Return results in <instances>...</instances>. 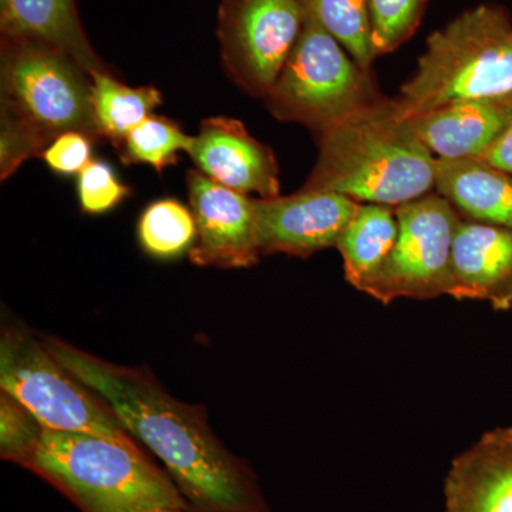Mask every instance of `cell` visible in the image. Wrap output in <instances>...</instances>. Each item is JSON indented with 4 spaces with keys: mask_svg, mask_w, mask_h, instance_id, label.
I'll return each instance as SVG.
<instances>
[{
    "mask_svg": "<svg viewBox=\"0 0 512 512\" xmlns=\"http://www.w3.org/2000/svg\"><path fill=\"white\" fill-rule=\"evenodd\" d=\"M47 350L160 458L194 512H271L247 461L215 437L204 410L174 399L140 367L114 365L60 342Z\"/></svg>",
    "mask_w": 512,
    "mask_h": 512,
    "instance_id": "1",
    "label": "cell"
},
{
    "mask_svg": "<svg viewBox=\"0 0 512 512\" xmlns=\"http://www.w3.org/2000/svg\"><path fill=\"white\" fill-rule=\"evenodd\" d=\"M318 161L302 191L399 207L436 190L437 158L396 100L357 110L316 136Z\"/></svg>",
    "mask_w": 512,
    "mask_h": 512,
    "instance_id": "2",
    "label": "cell"
},
{
    "mask_svg": "<svg viewBox=\"0 0 512 512\" xmlns=\"http://www.w3.org/2000/svg\"><path fill=\"white\" fill-rule=\"evenodd\" d=\"M22 467L82 512L192 511L167 471L140 447L106 437L45 429Z\"/></svg>",
    "mask_w": 512,
    "mask_h": 512,
    "instance_id": "3",
    "label": "cell"
},
{
    "mask_svg": "<svg viewBox=\"0 0 512 512\" xmlns=\"http://www.w3.org/2000/svg\"><path fill=\"white\" fill-rule=\"evenodd\" d=\"M512 96V20L498 5L461 13L427 39L416 73L396 99L404 116L457 101Z\"/></svg>",
    "mask_w": 512,
    "mask_h": 512,
    "instance_id": "4",
    "label": "cell"
},
{
    "mask_svg": "<svg viewBox=\"0 0 512 512\" xmlns=\"http://www.w3.org/2000/svg\"><path fill=\"white\" fill-rule=\"evenodd\" d=\"M383 97L365 70L311 12L284 69L264 99L272 116L318 136Z\"/></svg>",
    "mask_w": 512,
    "mask_h": 512,
    "instance_id": "5",
    "label": "cell"
},
{
    "mask_svg": "<svg viewBox=\"0 0 512 512\" xmlns=\"http://www.w3.org/2000/svg\"><path fill=\"white\" fill-rule=\"evenodd\" d=\"M2 114L28 128L43 146L69 131L100 138L92 76L55 47L2 39Z\"/></svg>",
    "mask_w": 512,
    "mask_h": 512,
    "instance_id": "6",
    "label": "cell"
},
{
    "mask_svg": "<svg viewBox=\"0 0 512 512\" xmlns=\"http://www.w3.org/2000/svg\"><path fill=\"white\" fill-rule=\"evenodd\" d=\"M0 386L45 429L94 434L137 446L110 407L28 330H3Z\"/></svg>",
    "mask_w": 512,
    "mask_h": 512,
    "instance_id": "7",
    "label": "cell"
},
{
    "mask_svg": "<svg viewBox=\"0 0 512 512\" xmlns=\"http://www.w3.org/2000/svg\"><path fill=\"white\" fill-rule=\"evenodd\" d=\"M399 237L392 255L363 293L389 305L400 298L448 296L460 212L443 195L427 194L394 208Z\"/></svg>",
    "mask_w": 512,
    "mask_h": 512,
    "instance_id": "8",
    "label": "cell"
},
{
    "mask_svg": "<svg viewBox=\"0 0 512 512\" xmlns=\"http://www.w3.org/2000/svg\"><path fill=\"white\" fill-rule=\"evenodd\" d=\"M308 0H221L218 40L225 73L264 100L298 43Z\"/></svg>",
    "mask_w": 512,
    "mask_h": 512,
    "instance_id": "9",
    "label": "cell"
},
{
    "mask_svg": "<svg viewBox=\"0 0 512 512\" xmlns=\"http://www.w3.org/2000/svg\"><path fill=\"white\" fill-rule=\"evenodd\" d=\"M359 204L345 195L319 191L258 198L254 208L259 251L305 259L336 248Z\"/></svg>",
    "mask_w": 512,
    "mask_h": 512,
    "instance_id": "10",
    "label": "cell"
},
{
    "mask_svg": "<svg viewBox=\"0 0 512 512\" xmlns=\"http://www.w3.org/2000/svg\"><path fill=\"white\" fill-rule=\"evenodd\" d=\"M187 188L197 224L192 264L227 269L258 264L254 200L215 183L200 170L188 171Z\"/></svg>",
    "mask_w": 512,
    "mask_h": 512,
    "instance_id": "11",
    "label": "cell"
},
{
    "mask_svg": "<svg viewBox=\"0 0 512 512\" xmlns=\"http://www.w3.org/2000/svg\"><path fill=\"white\" fill-rule=\"evenodd\" d=\"M197 170L239 194L278 197L279 167L274 151L252 137L241 121L211 117L202 121L188 151Z\"/></svg>",
    "mask_w": 512,
    "mask_h": 512,
    "instance_id": "12",
    "label": "cell"
},
{
    "mask_svg": "<svg viewBox=\"0 0 512 512\" xmlns=\"http://www.w3.org/2000/svg\"><path fill=\"white\" fill-rule=\"evenodd\" d=\"M448 296L512 309V229L461 218L451 254Z\"/></svg>",
    "mask_w": 512,
    "mask_h": 512,
    "instance_id": "13",
    "label": "cell"
},
{
    "mask_svg": "<svg viewBox=\"0 0 512 512\" xmlns=\"http://www.w3.org/2000/svg\"><path fill=\"white\" fill-rule=\"evenodd\" d=\"M446 512H512V426L485 431L444 480Z\"/></svg>",
    "mask_w": 512,
    "mask_h": 512,
    "instance_id": "14",
    "label": "cell"
},
{
    "mask_svg": "<svg viewBox=\"0 0 512 512\" xmlns=\"http://www.w3.org/2000/svg\"><path fill=\"white\" fill-rule=\"evenodd\" d=\"M512 119V96L457 101L409 117L437 160H480Z\"/></svg>",
    "mask_w": 512,
    "mask_h": 512,
    "instance_id": "15",
    "label": "cell"
},
{
    "mask_svg": "<svg viewBox=\"0 0 512 512\" xmlns=\"http://www.w3.org/2000/svg\"><path fill=\"white\" fill-rule=\"evenodd\" d=\"M2 39L43 43L76 60L90 76L109 73L94 52L76 0H8L0 8Z\"/></svg>",
    "mask_w": 512,
    "mask_h": 512,
    "instance_id": "16",
    "label": "cell"
},
{
    "mask_svg": "<svg viewBox=\"0 0 512 512\" xmlns=\"http://www.w3.org/2000/svg\"><path fill=\"white\" fill-rule=\"evenodd\" d=\"M436 191L461 217L512 229V175L480 160H437Z\"/></svg>",
    "mask_w": 512,
    "mask_h": 512,
    "instance_id": "17",
    "label": "cell"
},
{
    "mask_svg": "<svg viewBox=\"0 0 512 512\" xmlns=\"http://www.w3.org/2000/svg\"><path fill=\"white\" fill-rule=\"evenodd\" d=\"M399 237V222L393 207L359 204L338 242L345 278L363 292L392 255Z\"/></svg>",
    "mask_w": 512,
    "mask_h": 512,
    "instance_id": "18",
    "label": "cell"
},
{
    "mask_svg": "<svg viewBox=\"0 0 512 512\" xmlns=\"http://www.w3.org/2000/svg\"><path fill=\"white\" fill-rule=\"evenodd\" d=\"M92 82L94 120L100 138L120 151L128 134L161 106L163 96L154 86H126L110 72L93 74Z\"/></svg>",
    "mask_w": 512,
    "mask_h": 512,
    "instance_id": "19",
    "label": "cell"
},
{
    "mask_svg": "<svg viewBox=\"0 0 512 512\" xmlns=\"http://www.w3.org/2000/svg\"><path fill=\"white\" fill-rule=\"evenodd\" d=\"M138 241L148 255L174 259L194 247L197 224L191 208L183 202L164 198L151 202L137 225Z\"/></svg>",
    "mask_w": 512,
    "mask_h": 512,
    "instance_id": "20",
    "label": "cell"
},
{
    "mask_svg": "<svg viewBox=\"0 0 512 512\" xmlns=\"http://www.w3.org/2000/svg\"><path fill=\"white\" fill-rule=\"evenodd\" d=\"M309 12L320 26L335 37L353 60L372 70L373 47L369 0H308Z\"/></svg>",
    "mask_w": 512,
    "mask_h": 512,
    "instance_id": "21",
    "label": "cell"
},
{
    "mask_svg": "<svg viewBox=\"0 0 512 512\" xmlns=\"http://www.w3.org/2000/svg\"><path fill=\"white\" fill-rule=\"evenodd\" d=\"M192 143L194 137L177 123L151 114L128 134L119 154L126 165L147 164L163 173L164 168L178 163L181 151L188 154Z\"/></svg>",
    "mask_w": 512,
    "mask_h": 512,
    "instance_id": "22",
    "label": "cell"
},
{
    "mask_svg": "<svg viewBox=\"0 0 512 512\" xmlns=\"http://www.w3.org/2000/svg\"><path fill=\"white\" fill-rule=\"evenodd\" d=\"M430 0H369L376 57L399 49L419 29Z\"/></svg>",
    "mask_w": 512,
    "mask_h": 512,
    "instance_id": "23",
    "label": "cell"
},
{
    "mask_svg": "<svg viewBox=\"0 0 512 512\" xmlns=\"http://www.w3.org/2000/svg\"><path fill=\"white\" fill-rule=\"evenodd\" d=\"M45 427L8 393L0 397V456L22 467L35 450Z\"/></svg>",
    "mask_w": 512,
    "mask_h": 512,
    "instance_id": "24",
    "label": "cell"
},
{
    "mask_svg": "<svg viewBox=\"0 0 512 512\" xmlns=\"http://www.w3.org/2000/svg\"><path fill=\"white\" fill-rule=\"evenodd\" d=\"M130 194V187L121 183L113 167L104 161H90L77 175V197L84 214H106Z\"/></svg>",
    "mask_w": 512,
    "mask_h": 512,
    "instance_id": "25",
    "label": "cell"
},
{
    "mask_svg": "<svg viewBox=\"0 0 512 512\" xmlns=\"http://www.w3.org/2000/svg\"><path fill=\"white\" fill-rule=\"evenodd\" d=\"M46 147L25 126L0 114V178L5 181L10 175L33 157H40Z\"/></svg>",
    "mask_w": 512,
    "mask_h": 512,
    "instance_id": "26",
    "label": "cell"
},
{
    "mask_svg": "<svg viewBox=\"0 0 512 512\" xmlns=\"http://www.w3.org/2000/svg\"><path fill=\"white\" fill-rule=\"evenodd\" d=\"M93 141L89 134L69 131L56 137L40 158L57 174L79 175L92 161Z\"/></svg>",
    "mask_w": 512,
    "mask_h": 512,
    "instance_id": "27",
    "label": "cell"
},
{
    "mask_svg": "<svg viewBox=\"0 0 512 512\" xmlns=\"http://www.w3.org/2000/svg\"><path fill=\"white\" fill-rule=\"evenodd\" d=\"M480 161L512 175V119L493 146L485 151Z\"/></svg>",
    "mask_w": 512,
    "mask_h": 512,
    "instance_id": "28",
    "label": "cell"
},
{
    "mask_svg": "<svg viewBox=\"0 0 512 512\" xmlns=\"http://www.w3.org/2000/svg\"><path fill=\"white\" fill-rule=\"evenodd\" d=\"M151 512H194V511H178V510H156Z\"/></svg>",
    "mask_w": 512,
    "mask_h": 512,
    "instance_id": "29",
    "label": "cell"
},
{
    "mask_svg": "<svg viewBox=\"0 0 512 512\" xmlns=\"http://www.w3.org/2000/svg\"><path fill=\"white\" fill-rule=\"evenodd\" d=\"M6 2H8V0H0V8H2V6H5Z\"/></svg>",
    "mask_w": 512,
    "mask_h": 512,
    "instance_id": "30",
    "label": "cell"
}]
</instances>
